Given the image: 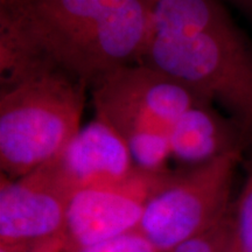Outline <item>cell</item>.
<instances>
[{
  "instance_id": "13",
  "label": "cell",
  "mask_w": 252,
  "mask_h": 252,
  "mask_svg": "<svg viewBox=\"0 0 252 252\" xmlns=\"http://www.w3.org/2000/svg\"><path fill=\"white\" fill-rule=\"evenodd\" d=\"M0 252H65L62 239L39 244H0Z\"/></svg>"
},
{
  "instance_id": "2",
  "label": "cell",
  "mask_w": 252,
  "mask_h": 252,
  "mask_svg": "<svg viewBox=\"0 0 252 252\" xmlns=\"http://www.w3.org/2000/svg\"><path fill=\"white\" fill-rule=\"evenodd\" d=\"M140 63L217 104L252 146V45L220 0H150Z\"/></svg>"
},
{
  "instance_id": "1",
  "label": "cell",
  "mask_w": 252,
  "mask_h": 252,
  "mask_svg": "<svg viewBox=\"0 0 252 252\" xmlns=\"http://www.w3.org/2000/svg\"><path fill=\"white\" fill-rule=\"evenodd\" d=\"M150 32V0H21L0 7L1 80L43 63L90 88L139 63Z\"/></svg>"
},
{
  "instance_id": "9",
  "label": "cell",
  "mask_w": 252,
  "mask_h": 252,
  "mask_svg": "<svg viewBox=\"0 0 252 252\" xmlns=\"http://www.w3.org/2000/svg\"><path fill=\"white\" fill-rule=\"evenodd\" d=\"M169 144L172 158L185 168L203 165L231 151H247L251 146L241 127L208 102L191 106L178 119Z\"/></svg>"
},
{
  "instance_id": "11",
  "label": "cell",
  "mask_w": 252,
  "mask_h": 252,
  "mask_svg": "<svg viewBox=\"0 0 252 252\" xmlns=\"http://www.w3.org/2000/svg\"><path fill=\"white\" fill-rule=\"evenodd\" d=\"M229 215L230 210L212 229L169 252H229Z\"/></svg>"
},
{
  "instance_id": "3",
  "label": "cell",
  "mask_w": 252,
  "mask_h": 252,
  "mask_svg": "<svg viewBox=\"0 0 252 252\" xmlns=\"http://www.w3.org/2000/svg\"><path fill=\"white\" fill-rule=\"evenodd\" d=\"M88 86L43 63L0 91L1 174L19 178L58 158L80 131Z\"/></svg>"
},
{
  "instance_id": "8",
  "label": "cell",
  "mask_w": 252,
  "mask_h": 252,
  "mask_svg": "<svg viewBox=\"0 0 252 252\" xmlns=\"http://www.w3.org/2000/svg\"><path fill=\"white\" fill-rule=\"evenodd\" d=\"M55 161L72 191L117 184L138 169L125 140L99 118L81 127Z\"/></svg>"
},
{
  "instance_id": "10",
  "label": "cell",
  "mask_w": 252,
  "mask_h": 252,
  "mask_svg": "<svg viewBox=\"0 0 252 252\" xmlns=\"http://www.w3.org/2000/svg\"><path fill=\"white\" fill-rule=\"evenodd\" d=\"M244 167L243 186L230 208L229 252H252V156Z\"/></svg>"
},
{
  "instance_id": "15",
  "label": "cell",
  "mask_w": 252,
  "mask_h": 252,
  "mask_svg": "<svg viewBox=\"0 0 252 252\" xmlns=\"http://www.w3.org/2000/svg\"><path fill=\"white\" fill-rule=\"evenodd\" d=\"M20 1L21 0H0V7H9Z\"/></svg>"
},
{
  "instance_id": "4",
  "label": "cell",
  "mask_w": 252,
  "mask_h": 252,
  "mask_svg": "<svg viewBox=\"0 0 252 252\" xmlns=\"http://www.w3.org/2000/svg\"><path fill=\"white\" fill-rule=\"evenodd\" d=\"M96 118L121 134L134 166L166 173L173 126L191 106L210 103L190 88L144 63L108 72L90 87Z\"/></svg>"
},
{
  "instance_id": "5",
  "label": "cell",
  "mask_w": 252,
  "mask_h": 252,
  "mask_svg": "<svg viewBox=\"0 0 252 252\" xmlns=\"http://www.w3.org/2000/svg\"><path fill=\"white\" fill-rule=\"evenodd\" d=\"M245 151L172 172L150 197L139 230L160 252L204 234L229 213L231 188Z\"/></svg>"
},
{
  "instance_id": "14",
  "label": "cell",
  "mask_w": 252,
  "mask_h": 252,
  "mask_svg": "<svg viewBox=\"0 0 252 252\" xmlns=\"http://www.w3.org/2000/svg\"><path fill=\"white\" fill-rule=\"evenodd\" d=\"M220 1H225L234 5L235 7L241 9L243 13L252 19V0H220Z\"/></svg>"
},
{
  "instance_id": "12",
  "label": "cell",
  "mask_w": 252,
  "mask_h": 252,
  "mask_svg": "<svg viewBox=\"0 0 252 252\" xmlns=\"http://www.w3.org/2000/svg\"><path fill=\"white\" fill-rule=\"evenodd\" d=\"M65 252H160L154 245L141 234L140 230H135L130 234L116 237L110 241L97 243L90 247L80 248L76 250Z\"/></svg>"
},
{
  "instance_id": "7",
  "label": "cell",
  "mask_w": 252,
  "mask_h": 252,
  "mask_svg": "<svg viewBox=\"0 0 252 252\" xmlns=\"http://www.w3.org/2000/svg\"><path fill=\"white\" fill-rule=\"evenodd\" d=\"M72 193L55 159L15 179L1 174L0 244L62 239Z\"/></svg>"
},
{
  "instance_id": "6",
  "label": "cell",
  "mask_w": 252,
  "mask_h": 252,
  "mask_svg": "<svg viewBox=\"0 0 252 252\" xmlns=\"http://www.w3.org/2000/svg\"><path fill=\"white\" fill-rule=\"evenodd\" d=\"M169 173L153 174L137 169L117 184L75 190L62 237L65 250L90 247L139 230L150 197Z\"/></svg>"
}]
</instances>
